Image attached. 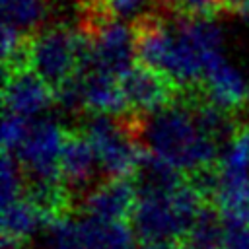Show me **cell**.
<instances>
[{"label": "cell", "mask_w": 249, "mask_h": 249, "mask_svg": "<svg viewBox=\"0 0 249 249\" xmlns=\"http://www.w3.org/2000/svg\"><path fill=\"white\" fill-rule=\"evenodd\" d=\"M220 249H249V226H226Z\"/></svg>", "instance_id": "e0dca14e"}, {"label": "cell", "mask_w": 249, "mask_h": 249, "mask_svg": "<svg viewBox=\"0 0 249 249\" xmlns=\"http://www.w3.org/2000/svg\"><path fill=\"white\" fill-rule=\"evenodd\" d=\"M226 12L249 18V0H226Z\"/></svg>", "instance_id": "ac0fdd59"}, {"label": "cell", "mask_w": 249, "mask_h": 249, "mask_svg": "<svg viewBox=\"0 0 249 249\" xmlns=\"http://www.w3.org/2000/svg\"><path fill=\"white\" fill-rule=\"evenodd\" d=\"M31 124H27V119L21 115H16L12 111H4V121H2V146L4 150L12 152L16 150L23 138L27 136Z\"/></svg>", "instance_id": "2e32d148"}, {"label": "cell", "mask_w": 249, "mask_h": 249, "mask_svg": "<svg viewBox=\"0 0 249 249\" xmlns=\"http://www.w3.org/2000/svg\"><path fill=\"white\" fill-rule=\"evenodd\" d=\"M156 8L171 18L214 19L226 12V0H156Z\"/></svg>", "instance_id": "9a60e30c"}, {"label": "cell", "mask_w": 249, "mask_h": 249, "mask_svg": "<svg viewBox=\"0 0 249 249\" xmlns=\"http://www.w3.org/2000/svg\"><path fill=\"white\" fill-rule=\"evenodd\" d=\"M121 89L130 109L140 113H156L177 101L181 86L165 72L134 62L119 76Z\"/></svg>", "instance_id": "8992f818"}, {"label": "cell", "mask_w": 249, "mask_h": 249, "mask_svg": "<svg viewBox=\"0 0 249 249\" xmlns=\"http://www.w3.org/2000/svg\"><path fill=\"white\" fill-rule=\"evenodd\" d=\"M2 101L4 111H12L29 119L54 103V91L33 68H29L14 74H4Z\"/></svg>", "instance_id": "9c48e42d"}, {"label": "cell", "mask_w": 249, "mask_h": 249, "mask_svg": "<svg viewBox=\"0 0 249 249\" xmlns=\"http://www.w3.org/2000/svg\"><path fill=\"white\" fill-rule=\"evenodd\" d=\"M64 128L53 121H37L16 148V158L25 179L56 181L60 177V148Z\"/></svg>", "instance_id": "5b68a950"}, {"label": "cell", "mask_w": 249, "mask_h": 249, "mask_svg": "<svg viewBox=\"0 0 249 249\" xmlns=\"http://www.w3.org/2000/svg\"><path fill=\"white\" fill-rule=\"evenodd\" d=\"M41 226L45 228L41 212L23 195L8 204H2V241L29 243L31 235Z\"/></svg>", "instance_id": "4fadbf2b"}, {"label": "cell", "mask_w": 249, "mask_h": 249, "mask_svg": "<svg viewBox=\"0 0 249 249\" xmlns=\"http://www.w3.org/2000/svg\"><path fill=\"white\" fill-rule=\"evenodd\" d=\"M80 128L93 144L105 177H132L144 146L124 126L119 115L84 113Z\"/></svg>", "instance_id": "7a4b0ae2"}, {"label": "cell", "mask_w": 249, "mask_h": 249, "mask_svg": "<svg viewBox=\"0 0 249 249\" xmlns=\"http://www.w3.org/2000/svg\"><path fill=\"white\" fill-rule=\"evenodd\" d=\"M80 80L84 113L123 115L130 109L117 76L97 66H89L86 70H80Z\"/></svg>", "instance_id": "30bf717a"}, {"label": "cell", "mask_w": 249, "mask_h": 249, "mask_svg": "<svg viewBox=\"0 0 249 249\" xmlns=\"http://www.w3.org/2000/svg\"><path fill=\"white\" fill-rule=\"evenodd\" d=\"M86 33L93 43V66L119 78L136 62L130 23L121 19H107L93 25Z\"/></svg>", "instance_id": "52a82bcc"}, {"label": "cell", "mask_w": 249, "mask_h": 249, "mask_svg": "<svg viewBox=\"0 0 249 249\" xmlns=\"http://www.w3.org/2000/svg\"><path fill=\"white\" fill-rule=\"evenodd\" d=\"M2 14L6 25L31 33L47 23L51 0H2Z\"/></svg>", "instance_id": "5bb4252c"}, {"label": "cell", "mask_w": 249, "mask_h": 249, "mask_svg": "<svg viewBox=\"0 0 249 249\" xmlns=\"http://www.w3.org/2000/svg\"><path fill=\"white\" fill-rule=\"evenodd\" d=\"M62 148H60V177L70 191L76 208L82 206V200L86 195L101 181L105 179L97 152L86 132L78 126H62Z\"/></svg>", "instance_id": "277c9868"}, {"label": "cell", "mask_w": 249, "mask_h": 249, "mask_svg": "<svg viewBox=\"0 0 249 249\" xmlns=\"http://www.w3.org/2000/svg\"><path fill=\"white\" fill-rule=\"evenodd\" d=\"M136 202L138 189L132 177H105L86 195L80 210L101 220L130 222Z\"/></svg>", "instance_id": "ba28073f"}, {"label": "cell", "mask_w": 249, "mask_h": 249, "mask_svg": "<svg viewBox=\"0 0 249 249\" xmlns=\"http://www.w3.org/2000/svg\"><path fill=\"white\" fill-rule=\"evenodd\" d=\"M204 88L210 101L226 111L239 113L249 103V89L243 76L235 68H231L224 56L206 68Z\"/></svg>", "instance_id": "8fae6325"}, {"label": "cell", "mask_w": 249, "mask_h": 249, "mask_svg": "<svg viewBox=\"0 0 249 249\" xmlns=\"http://www.w3.org/2000/svg\"><path fill=\"white\" fill-rule=\"evenodd\" d=\"M173 191V189H171ZM171 191L138 193L130 218L136 241H185L191 222L177 210Z\"/></svg>", "instance_id": "3957f363"}, {"label": "cell", "mask_w": 249, "mask_h": 249, "mask_svg": "<svg viewBox=\"0 0 249 249\" xmlns=\"http://www.w3.org/2000/svg\"><path fill=\"white\" fill-rule=\"evenodd\" d=\"M140 144L181 171L220 160L218 144L196 126L191 111L177 101L144 115Z\"/></svg>", "instance_id": "6da1fadb"}, {"label": "cell", "mask_w": 249, "mask_h": 249, "mask_svg": "<svg viewBox=\"0 0 249 249\" xmlns=\"http://www.w3.org/2000/svg\"><path fill=\"white\" fill-rule=\"evenodd\" d=\"M80 237L86 249H134L136 235L130 222L101 220L88 216L78 220Z\"/></svg>", "instance_id": "7c38bea8"}, {"label": "cell", "mask_w": 249, "mask_h": 249, "mask_svg": "<svg viewBox=\"0 0 249 249\" xmlns=\"http://www.w3.org/2000/svg\"><path fill=\"white\" fill-rule=\"evenodd\" d=\"M243 119L247 121V124H249V103H247V107L243 109Z\"/></svg>", "instance_id": "d6986e66"}]
</instances>
